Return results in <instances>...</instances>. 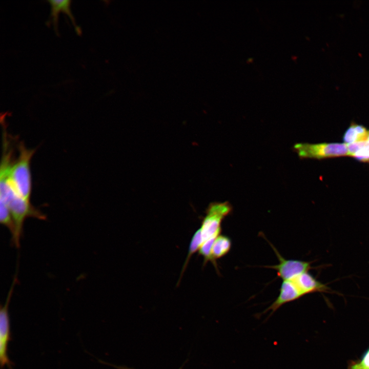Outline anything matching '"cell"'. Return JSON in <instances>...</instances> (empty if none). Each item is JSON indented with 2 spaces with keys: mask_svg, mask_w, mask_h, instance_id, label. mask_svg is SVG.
Segmentation results:
<instances>
[{
  "mask_svg": "<svg viewBox=\"0 0 369 369\" xmlns=\"http://www.w3.org/2000/svg\"><path fill=\"white\" fill-rule=\"evenodd\" d=\"M293 149L301 159L321 160L349 156L347 145L344 143H297L294 145Z\"/></svg>",
  "mask_w": 369,
  "mask_h": 369,
  "instance_id": "cell-3",
  "label": "cell"
},
{
  "mask_svg": "<svg viewBox=\"0 0 369 369\" xmlns=\"http://www.w3.org/2000/svg\"><path fill=\"white\" fill-rule=\"evenodd\" d=\"M365 141H366V143L369 145V132H368L367 138Z\"/></svg>",
  "mask_w": 369,
  "mask_h": 369,
  "instance_id": "cell-16",
  "label": "cell"
},
{
  "mask_svg": "<svg viewBox=\"0 0 369 369\" xmlns=\"http://www.w3.org/2000/svg\"><path fill=\"white\" fill-rule=\"evenodd\" d=\"M0 201L5 203L10 211L15 224V233L12 237V242L16 248H19L25 220L29 217L45 220L46 217L35 208L30 200L18 195L12 187L7 188L1 193Z\"/></svg>",
  "mask_w": 369,
  "mask_h": 369,
  "instance_id": "cell-1",
  "label": "cell"
},
{
  "mask_svg": "<svg viewBox=\"0 0 369 369\" xmlns=\"http://www.w3.org/2000/svg\"><path fill=\"white\" fill-rule=\"evenodd\" d=\"M203 243V240L201 236V231L200 228L193 234V236L191 239L190 246L189 248V253L185 261L184 264L183 266L182 272L181 273V277L182 276L183 273L186 270L188 262L192 256V255L196 253L197 251H199L201 245Z\"/></svg>",
  "mask_w": 369,
  "mask_h": 369,
  "instance_id": "cell-12",
  "label": "cell"
},
{
  "mask_svg": "<svg viewBox=\"0 0 369 369\" xmlns=\"http://www.w3.org/2000/svg\"><path fill=\"white\" fill-rule=\"evenodd\" d=\"M216 238H211L203 242L198 252L199 255L203 256L204 258V264L207 263L208 261H210L214 265L216 269L218 270L217 263L213 260L211 254L212 246Z\"/></svg>",
  "mask_w": 369,
  "mask_h": 369,
  "instance_id": "cell-14",
  "label": "cell"
},
{
  "mask_svg": "<svg viewBox=\"0 0 369 369\" xmlns=\"http://www.w3.org/2000/svg\"><path fill=\"white\" fill-rule=\"evenodd\" d=\"M18 148L19 155L11 166L8 179L17 194L30 200L32 192L30 163L35 149H27L22 142L19 144Z\"/></svg>",
  "mask_w": 369,
  "mask_h": 369,
  "instance_id": "cell-2",
  "label": "cell"
},
{
  "mask_svg": "<svg viewBox=\"0 0 369 369\" xmlns=\"http://www.w3.org/2000/svg\"><path fill=\"white\" fill-rule=\"evenodd\" d=\"M51 5V13L49 16V20L46 23L47 25L52 23L55 32L58 35V15L60 11L64 12L70 18L71 23L75 27L76 32L77 34H81L80 28L76 25L75 21L73 15L70 10V3L69 0H48L47 1Z\"/></svg>",
  "mask_w": 369,
  "mask_h": 369,
  "instance_id": "cell-8",
  "label": "cell"
},
{
  "mask_svg": "<svg viewBox=\"0 0 369 369\" xmlns=\"http://www.w3.org/2000/svg\"><path fill=\"white\" fill-rule=\"evenodd\" d=\"M292 281L294 282L302 296L317 292H324L328 288L318 281L308 272L298 276Z\"/></svg>",
  "mask_w": 369,
  "mask_h": 369,
  "instance_id": "cell-9",
  "label": "cell"
},
{
  "mask_svg": "<svg viewBox=\"0 0 369 369\" xmlns=\"http://www.w3.org/2000/svg\"><path fill=\"white\" fill-rule=\"evenodd\" d=\"M348 369H369V348L359 361L350 365Z\"/></svg>",
  "mask_w": 369,
  "mask_h": 369,
  "instance_id": "cell-15",
  "label": "cell"
},
{
  "mask_svg": "<svg viewBox=\"0 0 369 369\" xmlns=\"http://www.w3.org/2000/svg\"><path fill=\"white\" fill-rule=\"evenodd\" d=\"M270 245L275 252L279 263L265 268L276 270L277 275L283 280H292L311 269V262L299 260L286 259L283 257L273 244Z\"/></svg>",
  "mask_w": 369,
  "mask_h": 369,
  "instance_id": "cell-6",
  "label": "cell"
},
{
  "mask_svg": "<svg viewBox=\"0 0 369 369\" xmlns=\"http://www.w3.org/2000/svg\"><path fill=\"white\" fill-rule=\"evenodd\" d=\"M369 130L362 125L352 122L345 131L342 140L345 144H351L366 140Z\"/></svg>",
  "mask_w": 369,
  "mask_h": 369,
  "instance_id": "cell-10",
  "label": "cell"
},
{
  "mask_svg": "<svg viewBox=\"0 0 369 369\" xmlns=\"http://www.w3.org/2000/svg\"><path fill=\"white\" fill-rule=\"evenodd\" d=\"M0 221L2 224L8 229L12 237L15 233L14 220L8 207L1 201H0Z\"/></svg>",
  "mask_w": 369,
  "mask_h": 369,
  "instance_id": "cell-13",
  "label": "cell"
},
{
  "mask_svg": "<svg viewBox=\"0 0 369 369\" xmlns=\"http://www.w3.org/2000/svg\"><path fill=\"white\" fill-rule=\"evenodd\" d=\"M17 281L15 276L11 288L8 292L6 302L0 309V363L1 368L7 366L9 369H13L12 362L8 355V346L10 340V324L9 315V305L12 296L15 285Z\"/></svg>",
  "mask_w": 369,
  "mask_h": 369,
  "instance_id": "cell-5",
  "label": "cell"
},
{
  "mask_svg": "<svg viewBox=\"0 0 369 369\" xmlns=\"http://www.w3.org/2000/svg\"><path fill=\"white\" fill-rule=\"evenodd\" d=\"M231 239L223 235L220 234L215 238L212 248V257L216 262V260L227 255L231 248Z\"/></svg>",
  "mask_w": 369,
  "mask_h": 369,
  "instance_id": "cell-11",
  "label": "cell"
},
{
  "mask_svg": "<svg viewBox=\"0 0 369 369\" xmlns=\"http://www.w3.org/2000/svg\"><path fill=\"white\" fill-rule=\"evenodd\" d=\"M302 296L292 280H283L280 288L279 295L262 314L270 312V316L284 304L296 300Z\"/></svg>",
  "mask_w": 369,
  "mask_h": 369,
  "instance_id": "cell-7",
  "label": "cell"
},
{
  "mask_svg": "<svg viewBox=\"0 0 369 369\" xmlns=\"http://www.w3.org/2000/svg\"><path fill=\"white\" fill-rule=\"evenodd\" d=\"M232 209L228 201L210 203L200 228L203 242L220 234L221 223L225 217L230 214Z\"/></svg>",
  "mask_w": 369,
  "mask_h": 369,
  "instance_id": "cell-4",
  "label": "cell"
}]
</instances>
